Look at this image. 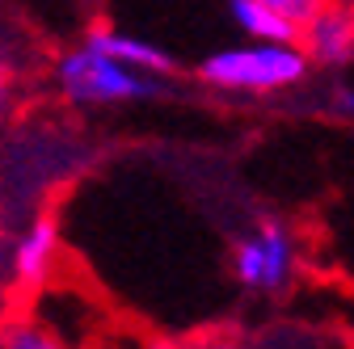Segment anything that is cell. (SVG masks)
<instances>
[{"mask_svg": "<svg viewBox=\"0 0 354 349\" xmlns=\"http://www.w3.org/2000/svg\"><path fill=\"white\" fill-rule=\"evenodd\" d=\"M299 42H228L194 63L198 84L224 97H283L313 80Z\"/></svg>", "mask_w": 354, "mask_h": 349, "instance_id": "obj_1", "label": "cell"}, {"mask_svg": "<svg viewBox=\"0 0 354 349\" xmlns=\"http://www.w3.org/2000/svg\"><path fill=\"white\" fill-rule=\"evenodd\" d=\"M51 84L76 110H122V106H140V101H160L173 93L169 80L127 68V63L93 51L88 42H76V47L55 55Z\"/></svg>", "mask_w": 354, "mask_h": 349, "instance_id": "obj_2", "label": "cell"}, {"mask_svg": "<svg viewBox=\"0 0 354 349\" xmlns=\"http://www.w3.org/2000/svg\"><path fill=\"white\" fill-rule=\"evenodd\" d=\"M232 278L249 295H279L299 274V236L283 219H257L232 244Z\"/></svg>", "mask_w": 354, "mask_h": 349, "instance_id": "obj_3", "label": "cell"}, {"mask_svg": "<svg viewBox=\"0 0 354 349\" xmlns=\"http://www.w3.org/2000/svg\"><path fill=\"white\" fill-rule=\"evenodd\" d=\"M5 257H9V274L17 295L42 290L64 261V228L59 215L51 206H34L26 210L13 228H5Z\"/></svg>", "mask_w": 354, "mask_h": 349, "instance_id": "obj_4", "label": "cell"}, {"mask_svg": "<svg viewBox=\"0 0 354 349\" xmlns=\"http://www.w3.org/2000/svg\"><path fill=\"white\" fill-rule=\"evenodd\" d=\"M299 51L321 72H346L354 59V5L329 0L308 21H299Z\"/></svg>", "mask_w": 354, "mask_h": 349, "instance_id": "obj_5", "label": "cell"}, {"mask_svg": "<svg viewBox=\"0 0 354 349\" xmlns=\"http://www.w3.org/2000/svg\"><path fill=\"white\" fill-rule=\"evenodd\" d=\"M80 42H88L93 51H102V55H110V59H118V63H127V68H136V72H148V76H160V80H173V76H177L173 51H165L160 42H152V38H144V34H131V30H122V26L93 21V26L80 34Z\"/></svg>", "mask_w": 354, "mask_h": 349, "instance_id": "obj_6", "label": "cell"}, {"mask_svg": "<svg viewBox=\"0 0 354 349\" xmlns=\"http://www.w3.org/2000/svg\"><path fill=\"white\" fill-rule=\"evenodd\" d=\"M228 21L249 42H295L299 38L295 21H287L283 13L257 5V0H228Z\"/></svg>", "mask_w": 354, "mask_h": 349, "instance_id": "obj_7", "label": "cell"}, {"mask_svg": "<svg viewBox=\"0 0 354 349\" xmlns=\"http://www.w3.org/2000/svg\"><path fill=\"white\" fill-rule=\"evenodd\" d=\"M0 349H68L59 332H51L42 320L30 316H9L0 324Z\"/></svg>", "mask_w": 354, "mask_h": 349, "instance_id": "obj_8", "label": "cell"}, {"mask_svg": "<svg viewBox=\"0 0 354 349\" xmlns=\"http://www.w3.org/2000/svg\"><path fill=\"white\" fill-rule=\"evenodd\" d=\"M325 110H329L337 122H350V114H354V93H350V76H346V72H329Z\"/></svg>", "mask_w": 354, "mask_h": 349, "instance_id": "obj_9", "label": "cell"}, {"mask_svg": "<svg viewBox=\"0 0 354 349\" xmlns=\"http://www.w3.org/2000/svg\"><path fill=\"white\" fill-rule=\"evenodd\" d=\"M257 5H266V9H274V13H283L287 21H308L321 5H329V0H257Z\"/></svg>", "mask_w": 354, "mask_h": 349, "instance_id": "obj_10", "label": "cell"}, {"mask_svg": "<svg viewBox=\"0 0 354 349\" xmlns=\"http://www.w3.org/2000/svg\"><path fill=\"white\" fill-rule=\"evenodd\" d=\"M13 299H17V286H13L9 257H5V228H0V324L13 316Z\"/></svg>", "mask_w": 354, "mask_h": 349, "instance_id": "obj_11", "label": "cell"}, {"mask_svg": "<svg viewBox=\"0 0 354 349\" xmlns=\"http://www.w3.org/2000/svg\"><path fill=\"white\" fill-rule=\"evenodd\" d=\"M17 106V68L0 55V122H5Z\"/></svg>", "mask_w": 354, "mask_h": 349, "instance_id": "obj_12", "label": "cell"}, {"mask_svg": "<svg viewBox=\"0 0 354 349\" xmlns=\"http://www.w3.org/2000/svg\"><path fill=\"white\" fill-rule=\"evenodd\" d=\"M198 349H253V345H245V341H236V337H215V341H207V345H198Z\"/></svg>", "mask_w": 354, "mask_h": 349, "instance_id": "obj_13", "label": "cell"}, {"mask_svg": "<svg viewBox=\"0 0 354 349\" xmlns=\"http://www.w3.org/2000/svg\"><path fill=\"white\" fill-rule=\"evenodd\" d=\"M0 228H5V181H0Z\"/></svg>", "mask_w": 354, "mask_h": 349, "instance_id": "obj_14", "label": "cell"}]
</instances>
